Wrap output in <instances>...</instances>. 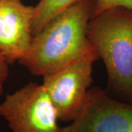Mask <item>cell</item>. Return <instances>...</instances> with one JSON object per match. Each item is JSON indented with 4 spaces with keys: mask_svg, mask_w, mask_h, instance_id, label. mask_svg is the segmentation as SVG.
Segmentation results:
<instances>
[{
    "mask_svg": "<svg viewBox=\"0 0 132 132\" xmlns=\"http://www.w3.org/2000/svg\"><path fill=\"white\" fill-rule=\"evenodd\" d=\"M90 0H79L33 35L29 51L19 62L33 75L44 76L74 60L90 46Z\"/></svg>",
    "mask_w": 132,
    "mask_h": 132,
    "instance_id": "6da1fadb",
    "label": "cell"
},
{
    "mask_svg": "<svg viewBox=\"0 0 132 132\" xmlns=\"http://www.w3.org/2000/svg\"><path fill=\"white\" fill-rule=\"evenodd\" d=\"M87 38L106 66L109 89L132 103V10L114 7L90 19Z\"/></svg>",
    "mask_w": 132,
    "mask_h": 132,
    "instance_id": "7a4b0ae2",
    "label": "cell"
},
{
    "mask_svg": "<svg viewBox=\"0 0 132 132\" xmlns=\"http://www.w3.org/2000/svg\"><path fill=\"white\" fill-rule=\"evenodd\" d=\"M60 132H132V103L117 101L95 87L75 119Z\"/></svg>",
    "mask_w": 132,
    "mask_h": 132,
    "instance_id": "5b68a950",
    "label": "cell"
},
{
    "mask_svg": "<svg viewBox=\"0 0 132 132\" xmlns=\"http://www.w3.org/2000/svg\"><path fill=\"white\" fill-rule=\"evenodd\" d=\"M9 63L0 53V95L2 94L4 85L9 76Z\"/></svg>",
    "mask_w": 132,
    "mask_h": 132,
    "instance_id": "9c48e42d",
    "label": "cell"
},
{
    "mask_svg": "<svg viewBox=\"0 0 132 132\" xmlns=\"http://www.w3.org/2000/svg\"><path fill=\"white\" fill-rule=\"evenodd\" d=\"M79 0H40L35 6L32 35L39 32L48 22Z\"/></svg>",
    "mask_w": 132,
    "mask_h": 132,
    "instance_id": "52a82bcc",
    "label": "cell"
},
{
    "mask_svg": "<svg viewBox=\"0 0 132 132\" xmlns=\"http://www.w3.org/2000/svg\"><path fill=\"white\" fill-rule=\"evenodd\" d=\"M90 19L114 7H126L132 10V0H90Z\"/></svg>",
    "mask_w": 132,
    "mask_h": 132,
    "instance_id": "ba28073f",
    "label": "cell"
},
{
    "mask_svg": "<svg viewBox=\"0 0 132 132\" xmlns=\"http://www.w3.org/2000/svg\"><path fill=\"white\" fill-rule=\"evenodd\" d=\"M0 117L12 132H60L57 113L43 85L30 82L0 104Z\"/></svg>",
    "mask_w": 132,
    "mask_h": 132,
    "instance_id": "277c9868",
    "label": "cell"
},
{
    "mask_svg": "<svg viewBox=\"0 0 132 132\" xmlns=\"http://www.w3.org/2000/svg\"><path fill=\"white\" fill-rule=\"evenodd\" d=\"M98 59L90 43L79 57L43 76V86L57 111L59 120L71 123L79 114L93 81V66Z\"/></svg>",
    "mask_w": 132,
    "mask_h": 132,
    "instance_id": "3957f363",
    "label": "cell"
},
{
    "mask_svg": "<svg viewBox=\"0 0 132 132\" xmlns=\"http://www.w3.org/2000/svg\"><path fill=\"white\" fill-rule=\"evenodd\" d=\"M35 7L0 0V53L11 64L26 55L32 40Z\"/></svg>",
    "mask_w": 132,
    "mask_h": 132,
    "instance_id": "8992f818",
    "label": "cell"
}]
</instances>
